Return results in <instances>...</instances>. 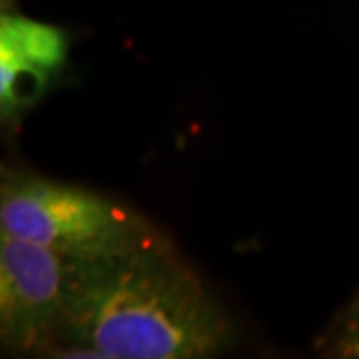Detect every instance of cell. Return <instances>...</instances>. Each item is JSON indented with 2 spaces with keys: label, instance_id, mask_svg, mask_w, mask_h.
<instances>
[{
  "label": "cell",
  "instance_id": "6",
  "mask_svg": "<svg viewBox=\"0 0 359 359\" xmlns=\"http://www.w3.org/2000/svg\"><path fill=\"white\" fill-rule=\"evenodd\" d=\"M8 4H13V0H2V6H8Z\"/></svg>",
  "mask_w": 359,
  "mask_h": 359
},
{
  "label": "cell",
  "instance_id": "5",
  "mask_svg": "<svg viewBox=\"0 0 359 359\" xmlns=\"http://www.w3.org/2000/svg\"><path fill=\"white\" fill-rule=\"evenodd\" d=\"M332 351L339 358H359V299L339 321Z\"/></svg>",
  "mask_w": 359,
  "mask_h": 359
},
{
  "label": "cell",
  "instance_id": "3",
  "mask_svg": "<svg viewBox=\"0 0 359 359\" xmlns=\"http://www.w3.org/2000/svg\"><path fill=\"white\" fill-rule=\"evenodd\" d=\"M70 259L0 233V344L8 355H50L58 346Z\"/></svg>",
  "mask_w": 359,
  "mask_h": 359
},
{
  "label": "cell",
  "instance_id": "1",
  "mask_svg": "<svg viewBox=\"0 0 359 359\" xmlns=\"http://www.w3.org/2000/svg\"><path fill=\"white\" fill-rule=\"evenodd\" d=\"M236 325L164 233L112 256L70 259L58 346L48 358L204 359Z\"/></svg>",
  "mask_w": 359,
  "mask_h": 359
},
{
  "label": "cell",
  "instance_id": "2",
  "mask_svg": "<svg viewBox=\"0 0 359 359\" xmlns=\"http://www.w3.org/2000/svg\"><path fill=\"white\" fill-rule=\"evenodd\" d=\"M0 233L50 248L68 259L112 256L160 231L130 205L76 184L4 172Z\"/></svg>",
  "mask_w": 359,
  "mask_h": 359
},
{
  "label": "cell",
  "instance_id": "4",
  "mask_svg": "<svg viewBox=\"0 0 359 359\" xmlns=\"http://www.w3.org/2000/svg\"><path fill=\"white\" fill-rule=\"evenodd\" d=\"M68 58L62 28L4 13L0 18V110L18 122L50 88Z\"/></svg>",
  "mask_w": 359,
  "mask_h": 359
}]
</instances>
